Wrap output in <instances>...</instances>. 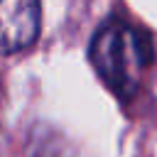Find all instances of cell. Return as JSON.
Instances as JSON below:
<instances>
[{
  "label": "cell",
  "instance_id": "cell-1",
  "mask_svg": "<svg viewBox=\"0 0 157 157\" xmlns=\"http://www.w3.org/2000/svg\"><path fill=\"white\" fill-rule=\"evenodd\" d=\"M88 54L98 76L120 98H130L137 91L140 78L155 56L150 37L123 20L105 22L96 32Z\"/></svg>",
  "mask_w": 157,
  "mask_h": 157
},
{
  "label": "cell",
  "instance_id": "cell-2",
  "mask_svg": "<svg viewBox=\"0 0 157 157\" xmlns=\"http://www.w3.org/2000/svg\"><path fill=\"white\" fill-rule=\"evenodd\" d=\"M39 34V0H0V54L27 49Z\"/></svg>",
  "mask_w": 157,
  "mask_h": 157
}]
</instances>
